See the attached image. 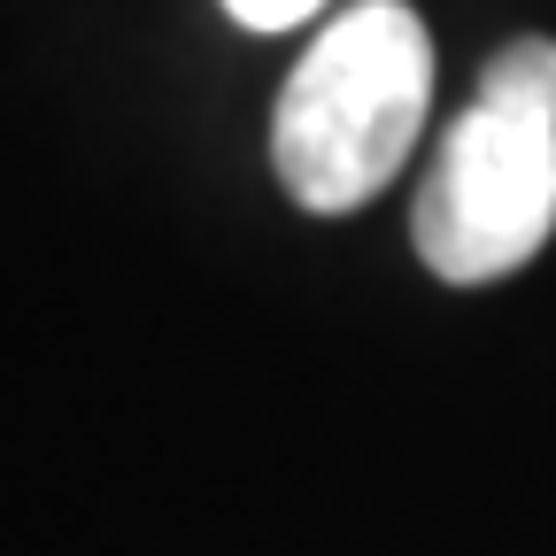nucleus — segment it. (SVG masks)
<instances>
[{"mask_svg": "<svg viewBox=\"0 0 556 556\" xmlns=\"http://www.w3.org/2000/svg\"><path fill=\"white\" fill-rule=\"evenodd\" d=\"M426 101H433L426 24L402 0H356L317 31V47L294 62L287 93L270 109L278 186L317 217L364 208L417 148Z\"/></svg>", "mask_w": 556, "mask_h": 556, "instance_id": "f257e3e1", "label": "nucleus"}, {"mask_svg": "<svg viewBox=\"0 0 556 556\" xmlns=\"http://www.w3.org/2000/svg\"><path fill=\"white\" fill-rule=\"evenodd\" d=\"M556 232V39H510L448 124L417 193V255L448 287H486Z\"/></svg>", "mask_w": 556, "mask_h": 556, "instance_id": "f03ea898", "label": "nucleus"}, {"mask_svg": "<svg viewBox=\"0 0 556 556\" xmlns=\"http://www.w3.org/2000/svg\"><path fill=\"white\" fill-rule=\"evenodd\" d=\"M225 9H232V24H248V31H287V24L317 16L325 0H225Z\"/></svg>", "mask_w": 556, "mask_h": 556, "instance_id": "7ed1b4c3", "label": "nucleus"}]
</instances>
